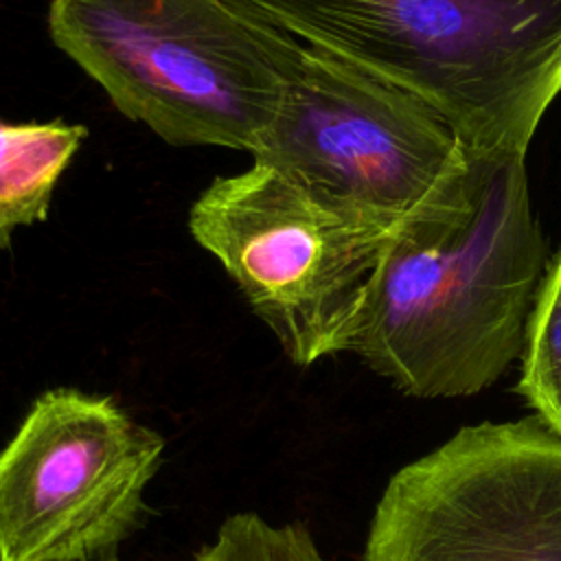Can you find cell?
Instances as JSON below:
<instances>
[{"instance_id":"7a4b0ae2","label":"cell","mask_w":561,"mask_h":561,"mask_svg":"<svg viewBox=\"0 0 561 561\" xmlns=\"http://www.w3.org/2000/svg\"><path fill=\"white\" fill-rule=\"evenodd\" d=\"M436 110L471 156H526L561 94V0H232Z\"/></svg>"},{"instance_id":"3957f363","label":"cell","mask_w":561,"mask_h":561,"mask_svg":"<svg viewBox=\"0 0 561 561\" xmlns=\"http://www.w3.org/2000/svg\"><path fill=\"white\" fill-rule=\"evenodd\" d=\"M48 31L171 145L254 153L280 112L291 35L232 0H53Z\"/></svg>"},{"instance_id":"6da1fadb","label":"cell","mask_w":561,"mask_h":561,"mask_svg":"<svg viewBox=\"0 0 561 561\" xmlns=\"http://www.w3.org/2000/svg\"><path fill=\"white\" fill-rule=\"evenodd\" d=\"M546 239L526 156H471L390 234L348 351L414 399L493 386L519 359Z\"/></svg>"},{"instance_id":"9c48e42d","label":"cell","mask_w":561,"mask_h":561,"mask_svg":"<svg viewBox=\"0 0 561 561\" xmlns=\"http://www.w3.org/2000/svg\"><path fill=\"white\" fill-rule=\"evenodd\" d=\"M519 359L517 392L561 436V250L537 289Z\"/></svg>"},{"instance_id":"ba28073f","label":"cell","mask_w":561,"mask_h":561,"mask_svg":"<svg viewBox=\"0 0 561 561\" xmlns=\"http://www.w3.org/2000/svg\"><path fill=\"white\" fill-rule=\"evenodd\" d=\"M85 134L83 125L61 118L0 121V250L11 245L18 228L48 217L53 191Z\"/></svg>"},{"instance_id":"8992f818","label":"cell","mask_w":561,"mask_h":561,"mask_svg":"<svg viewBox=\"0 0 561 561\" xmlns=\"http://www.w3.org/2000/svg\"><path fill=\"white\" fill-rule=\"evenodd\" d=\"M362 561H561V436L539 416L458 430L388 480Z\"/></svg>"},{"instance_id":"5b68a950","label":"cell","mask_w":561,"mask_h":561,"mask_svg":"<svg viewBox=\"0 0 561 561\" xmlns=\"http://www.w3.org/2000/svg\"><path fill=\"white\" fill-rule=\"evenodd\" d=\"M252 156L392 228L469 162L425 101L296 37L280 112Z\"/></svg>"},{"instance_id":"30bf717a","label":"cell","mask_w":561,"mask_h":561,"mask_svg":"<svg viewBox=\"0 0 561 561\" xmlns=\"http://www.w3.org/2000/svg\"><path fill=\"white\" fill-rule=\"evenodd\" d=\"M195 561H327L302 524H270L256 513H234L221 522Z\"/></svg>"},{"instance_id":"277c9868","label":"cell","mask_w":561,"mask_h":561,"mask_svg":"<svg viewBox=\"0 0 561 561\" xmlns=\"http://www.w3.org/2000/svg\"><path fill=\"white\" fill-rule=\"evenodd\" d=\"M188 230L239 285L285 355L311 366L348 351L397 228L254 160L202 191Z\"/></svg>"},{"instance_id":"52a82bcc","label":"cell","mask_w":561,"mask_h":561,"mask_svg":"<svg viewBox=\"0 0 561 561\" xmlns=\"http://www.w3.org/2000/svg\"><path fill=\"white\" fill-rule=\"evenodd\" d=\"M162 454L112 397L42 392L0 451V561L116 559Z\"/></svg>"}]
</instances>
